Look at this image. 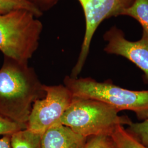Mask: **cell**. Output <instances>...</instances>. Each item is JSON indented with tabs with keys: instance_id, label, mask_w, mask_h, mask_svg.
<instances>
[{
	"instance_id": "cell-7",
	"label": "cell",
	"mask_w": 148,
	"mask_h": 148,
	"mask_svg": "<svg viewBox=\"0 0 148 148\" xmlns=\"http://www.w3.org/2000/svg\"><path fill=\"white\" fill-rule=\"evenodd\" d=\"M104 40L107 42L104 51L109 54L121 56L136 65L144 73L148 82V33L142 32L140 40H127L123 31L116 26L105 32Z\"/></svg>"
},
{
	"instance_id": "cell-2",
	"label": "cell",
	"mask_w": 148,
	"mask_h": 148,
	"mask_svg": "<svg viewBox=\"0 0 148 148\" xmlns=\"http://www.w3.org/2000/svg\"><path fill=\"white\" fill-rule=\"evenodd\" d=\"M119 114L116 109L103 102L73 97L59 123L87 138L97 136L111 137L119 126H128L132 122L127 116Z\"/></svg>"
},
{
	"instance_id": "cell-8",
	"label": "cell",
	"mask_w": 148,
	"mask_h": 148,
	"mask_svg": "<svg viewBox=\"0 0 148 148\" xmlns=\"http://www.w3.org/2000/svg\"><path fill=\"white\" fill-rule=\"evenodd\" d=\"M87 140V138L59 123L41 134V148H84Z\"/></svg>"
},
{
	"instance_id": "cell-10",
	"label": "cell",
	"mask_w": 148,
	"mask_h": 148,
	"mask_svg": "<svg viewBox=\"0 0 148 148\" xmlns=\"http://www.w3.org/2000/svg\"><path fill=\"white\" fill-rule=\"evenodd\" d=\"M121 16L134 19L140 24L143 32L148 33V0H134L132 5L122 12Z\"/></svg>"
},
{
	"instance_id": "cell-4",
	"label": "cell",
	"mask_w": 148,
	"mask_h": 148,
	"mask_svg": "<svg viewBox=\"0 0 148 148\" xmlns=\"http://www.w3.org/2000/svg\"><path fill=\"white\" fill-rule=\"evenodd\" d=\"M32 13L17 10L0 13V51L4 56L28 63L37 50L43 25Z\"/></svg>"
},
{
	"instance_id": "cell-6",
	"label": "cell",
	"mask_w": 148,
	"mask_h": 148,
	"mask_svg": "<svg viewBox=\"0 0 148 148\" xmlns=\"http://www.w3.org/2000/svg\"><path fill=\"white\" fill-rule=\"evenodd\" d=\"M44 90L45 97L34 103L27 122V129L41 134L59 123L73 99L64 85H45Z\"/></svg>"
},
{
	"instance_id": "cell-16",
	"label": "cell",
	"mask_w": 148,
	"mask_h": 148,
	"mask_svg": "<svg viewBox=\"0 0 148 148\" xmlns=\"http://www.w3.org/2000/svg\"><path fill=\"white\" fill-rule=\"evenodd\" d=\"M32 5L36 7L43 13V11H47L55 5L58 0H27Z\"/></svg>"
},
{
	"instance_id": "cell-12",
	"label": "cell",
	"mask_w": 148,
	"mask_h": 148,
	"mask_svg": "<svg viewBox=\"0 0 148 148\" xmlns=\"http://www.w3.org/2000/svg\"><path fill=\"white\" fill-rule=\"evenodd\" d=\"M17 10H26L32 13L37 18L42 15L38 10L27 0H0V13H7Z\"/></svg>"
},
{
	"instance_id": "cell-1",
	"label": "cell",
	"mask_w": 148,
	"mask_h": 148,
	"mask_svg": "<svg viewBox=\"0 0 148 148\" xmlns=\"http://www.w3.org/2000/svg\"><path fill=\"white\" fill-rule=\"evenodd\" d=\"M34 68L4 56L0 69V116L27 125L34 103L46 95Z\"/></svg>"
},
{
	"instance_id": "cell-5",
	"label": "cell",
	"mask_w": 148,
	"mask_h": 148,
	"mask_svg": "<svg viewBox=\"0 0 148 148\" xmlns=\"http://www.w3.org/2000/svg\"><path fill=\"white\" fill-rule=\"evenodd\" d=\"M85 15V32L81 51L70 77L77 78L82 71L90 52L93 37L101 23L111 17L121 16L122 12L134 0H78Z\"/></svg>"
},
{
	"instance_id": "cell-11",
	"label": "cell",
	"mask_w": 148,
	"mask_h": 148,
	"mask_svg": "<svg viewBox=\"0 0 148 148\" xmlns=\"http://www.w3.org/2000/svg\"><path fill=\"white\" fill-rule=\"evenodd\" d=\"M111 137L115 148H148L123 126L117 127Z\"/></svg>"
},
{
	"instance_id": "cell-3",
	"label": "cell",
	"mask_w": 148,
	"mask_h": 148,
	"mask_svg": "<svg viewBox=\"0 0 148 148\" xmlns=\"http://www.w3.org/2000/svg\"><path fill=\"white\" fill-rule=\"evenodd\" d=\"M63 82L74 97L100 101L119 112L132 111L140 121L148 117V90H128L109 80L98 82L90 77L72 78L66 76Z\"/></svg>"
},
{
	"instance_id": "cell-15",
	"label": "cell",
	"mask_w": 148,
	"mask_h": 148,
	"mask_svg": "<svg viewBox=\"0 0 148 148\" xmlns=\"http://www.w3.org/2000/svg\"><path fill=\"white\" fill-rule=\"evenodd\" d=\"M84 148H115L111 137L97 136L87 138Z\"/></svg>"
},
{
	"instance_id": "cell-9",
	"label": "cell",
	"mask_w": 148,
	"mask_h": 148,
	"mask_svg": "<svg viewBox=\"0 0 148 148\" xmlns=\"http://www.w3.org/2000/svg\"><path fill=\"white\" fill-rule=\"evenodd\" d=\"M41 134L25 129L11 136L12 148H41Z\"/></svg>"
},
{
	"instance_id": "cell-13",
	"label": "cell",
	"mask_w": 148,
	"mask_h": 148,
	"mask_svg": "<svg viewBox=\"0 0 148 148\" xmlns=\"http://www.w3.org/2000/svg\"><path fill=\"white\" fill-rule=\"evenodd\" d=\"M126 130L144 145L148 147V117L139 122H132Z\"/></svg>"
},
{
	"instance_id": "cell-17",
	"label": "cell",
	"mask_w": 148,
	"mask_h": 148,
	"mask_svg": "<svg viewBox=\"0 0 148 148\" xmlns=\"http://www.w3.org/2000/svg\"><path fill=\"white\" fill-rule=\"evenodd\" d=\"M11 136L10 135L3 136L0 138V148H12Z\"/></svg>"
},
{
	"instance_id": "cell-14",
	"label": "cell",
	"mask_w": 148,
	"mask_h": 148,
	"mask_svg": "<svg viewBox=\"0 0 148 148\" xmlns=\"http://www.w3.org/2000/svg\"><path fill=\"white\" fill-rule=\"evenodd\" d=\"M27 128V125L20 124L0 116V136H11L14 133Z\"/></svg>"
}]
</instances>
